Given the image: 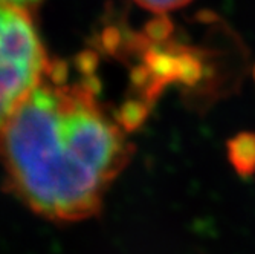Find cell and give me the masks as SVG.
<instances>
[{
	"instance_id": "cell-1",
	"label": "cell",
	"mask_w": 255,
	"mask_h": 254,
	"mask_svg": "<svg viewBox=\"0 0 255 254\" xmlns=\"http://www.w3.org/2000/svg\"><path fill=\"white\" fill-rule=\"evenodd\" d=\"M94 60L75 69L49 63L37 87L0 127V161L9 189L54 221H81L131 158L121 109L101 100Z\"/></svg>"
},
{
	"instance_id": "cell-4",
	"label": "cell",
	"mask_w": 255,
	"mask_h": 254,
	"mask_svg": "<svg viewBox=\"0 0 255 254\" xmlns=\"http://www.w3.org/2000/svg\"><path fill=\"white\" fill-rule=\"evenodd\" d=\"M134 2L148 11H153L156 14H164L188 5L191 0H134Z\"/></svg>"
},
{
	"instance_id": "cell-3",
	"label": "cell",
	"mask_w": 255,
	"mask_h": 254,
	"mask_svg": "<svg viewBox=\"0 0 255 254\" xmlns=\"http://www.w3.org/2000/svg\"><path fill=\"white\" fill-rule=\"evenodd\" d=\"M228 153L236 170L243 176H251L255 172V133H239L229 141Z\"/></svg>"
},
{
	"instance_id": "cell-5",
	"label": "cell",
	"mask_w": 255,
	"mask_h": 254,
	"mask_svg": "<svg viewBox=\"0 0 255 254\" xmlns=\"http://www.w3.org/2000/svg\"><path fill=\"white\" fill-rule=\"evenodd\" d=\"M2 2H6V3H12V5H17V6H21V8H29L32 5H37L40 0H2Z\"/></svg>"
},
{
	"instance_id": "cell-2",
	"label": "cell",
	"mask_w": 255,
	"mask_h": 254,
	"mask_svg": "<svg viewBox=\"0 0 255 254\" xmlns=\"http://www.w3.org/2000/svg\"><path fill=\"white\" fill-rule=\"evenodd\" d=\"M48 66L28 9L0 0V127L37 87Z\"/></svg>"
}]
</instances>
